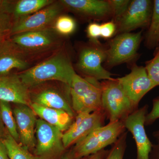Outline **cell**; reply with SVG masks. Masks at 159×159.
Instances as JSON below:
<instances>
[{
	"label": "cell",
	"mask_w": 159,
	"mask_h": 159,
	"mask_svg": "<svg viewBox=\"0 0 159 159\" xmlns=\"http://www.w3.org/2000/svg\"><path fill=\"white\" fill-rule=\"evenodd\" d=\"M84 47L80 51L77 69L85 75L97 80H111L112 74L102 66L107 58V49L99 43Z\"/></svg>",
	"instance_id": "cell-7"
},
{
	"label": "cell",
	"mask_w": 159,
	"mask_h": 159,
	"mask_svg": "<svg viewBox=\"0 0 159 159\" xmlns=\"http://www.w3.org/2000/svg\"><path fill=\"white\" fill-rule=\"evenodd\" d=\"M62 159H73L71 151H70L68 152L62 158Z\"/></svg>",
	"instance_id": "cell-36"
},
{
	"label": "cell",
	"mask_w": 159,
	"mask_h": 159,
	"mask_svg": "<svg viewBox=\"0 0 159 159\" xmlns=\"http://www.w3.org/2000/svg\"><path fill=\"white\" fill-rule=\"evenodd\" d=\"M9 1H4V0H0V7H2L6 5L8 2Z\"/></svg>",
	"instance_id": "cell-37"
},
{
	"label": "cell",
	"mask_w": 159,
	"mask_h": 159,
	"mask_svg": "<svg viewBox=\"0 0 159 159\" xmlns=\"http://www.w3.org/2000/svg\"><path fill=\"white\" fill-rule=\"evenodd\" d=\"M76 27V21L73 18L61 14L55 20L52 28L60 36H68L74 33Z\"/></svg>",
	"instance_id": "cell-25"
},
{
	"label": "cell",
	"mask_w": 159,
	"mask_h": 159,
	"mask_svg": "<svg viewBox=\"0 0 159 159\" xmlns=\"http://www.w3.org/2000/svg\"><path fill=\"white\" fill-rule=\"evenodd\" d=\"M87 34L93 43H99L98 39L101 37L100 25L96 22L89 24L87 28Z\"/></svg>",
	"instance_id": "cell-30"
},
{
	"label": "cell",
	"mask_w": 159,
	"mask_h": 159,
	"mask_svg": "<svg viewBox=\"0 0 159 159\" xmlns=\"http://www.w3.org/2000/svg\"><path fill=\"white\" fill-rule=\"evenodd\" d=\"M142 31L120 33L111 40L107 49L105 63L113 67L129 62L136 56L142 40Z\"/></svg>",
	"instance_id": "cell-8"
},
{
	"label": "cell",
	"mask_w": 159,
	"mask_h": 159,
	"mask_svg": "<svg viewBox=\"0 0 159 159\" xmlns=\"http://www.w3.org/2000/svg\"><path fill=\"white\" fill-rule=\"evenodd\" d=\"M128 97L134 110L139 102L149 91L156 87L148 77L145 67L134 66L130 73L117 78Z\"/></svg>",
	"instance_id": "cell-11"
},
{
	"label": "cell",
	"mask_w": 159,
	"mask_h": 159,
	"mask_svg": "<svg viewBox=\"0 0 159 159\" xmlns=\"http://www.w3.org/2000/svg\"><path fill=\"white\" fill-rule=\"evenodd\" d=\"M159 119V97H156L152 100V107L146 115L145 119V126L153 124Z\"/></svg>",
	"instance_id": "cell-29"
},
{
	"label": "cell",
	"mask_w": 159,
	"mask_h": 159,
	"mask_svg": "<svg viewBox=\"0 0 159 159\" xmlns=\"http://www.w3.org/2000/svg\"><path fill=\"white\" fill-rule=\"evenodd\" d=\"M60 35L52 28L24 32L10 36L9 40L27 57L43 54L60 46Z\"/></svg>",
	"instance_id": "cell-5"
},
{
	"label": "cell",
	"mask_w": 159,
	"mask_h": 159,
	"mask_svg": "<svg viewBox=\"0 0 159 159\" xmlns=\"http://www.w3.org/2000/svg\"><path fill=\"white\" fill-rule=\"evenodd\" d=\"M64 9L92 19L102 20L112 16L108 1L103 0H61Z\"/></svg>",
	"instance_id": "cell-15"
},
{
	"label": "cell",
	"mask_w": 159,
	"mask_h": 159,
	"mask_svg": "<svg viewBox=\"0 0 159 159\" xmlns=\"http://www.w3.org/2000/svg\"><path fill=\"white\" fill-rule=\"evenodd\" d=\"M0 101L31 106L30 89L18 74L0 77Z\"/></svg>",
	"instance_id": "cell-16"
},
{
	"label": "cell",
	"mask_w": 159,
	"mask_h": 159,
	"mask_svg": "<svg viewBox=\"0 0 159 159\" xmlns=\"http://www.w3.org/2000/svg\"><path fill=\"white\" fill-rule=\"evenodd\" d=\"M63 133L41 119L36 122V143L34 155L39 159H53L65 150L62 142Z\"/></svg>",
	"instance_id": "cell-6"
},
{
	"label": "cell",
	"mask_w": 159,
	"mask_h": 159,
	"mask_svg": "<svg viewBox=\"0 0 159 159\" xmlns=\"http://www.w3.org/2000/svg\"><path fill=\"white\" fill-rule=\"evenodd\" d=\"M108 1L111 7L114 21L115 24H117L127 11L131 1L110 0Z\"/></svg>",
	"instance_id": "cell-28"
},
{
	"label": "cell",
	"mask_w": 159,
	"mask_h": 159,
	"mask_svg": "<svg viewBox=\"0 0 159 159\" xmlns=\"http://www.w3.org/2000/svg\"><path fill=\"white\" fill-rule=\"evenodd\" d=\"M0 119L8 133L20 143V137L13 111L9 102L0 101Z\"/></svg>",
	"instance_id": "cell-22"
},
{
	"label": "cell",
	"mask_w": 159,
	"mask_h": 159,
	"mask_svg": "<svg viewBox=\"0 0 159 159\" xmlns=\"http://www.w3.org/2000/svg\"><path fill=\"white\" fill-rule=\"evenodd\" d=\"M153 1L150 0H133L127 11L117 25L120 33L130 32L139 28L148 27L152 11Z\"/></svg>",
	"instance_id": "cell-13"
},
{
	"label": "cell",
	"mask_w": 159,
	"mask_h": 159,
	"mask_svg": "<svg viewBox=\"0 0 159 159\" xmlns=\"http://www.w3.org/2000/svg\"><path fill=\"white\" fill-rule=\"evenodd\" d=\"M7 131H6L4 124L0 119V140H2L7 134Z\"/></svg>",
	"instance_id": "cell-35"
},
{
	"label": "cell",
	"mask_w": 159,
	"mask_h": 159,
	"mask_svg": "<svg viewBox=\"0 0 159 159\" xmlns=\"http://www.w3.org/2000/svg\"><path fill=\"white\" fill-rule=\"evenodd\" d=\"M64 9L60 1L54 2L34 14L15 20L13 22L10 36L52 28L55 20L61 15Z\"/></svg>",
	"instance_id": "cell-9"
},
{
	"label": "cell",
	"mask_w": 159,
	"mask_h": 159,
	"mask_svg": "<svg viewBox=\"0 0 159 159\" xmlns=\"http://www.w3.org/2000/svg\"><path fill=\"white\" fill-rule=\"evenodd\" d=\"M3 40H2L0 39V44H1V43H2V41Z\"/></svg>",
	"instance_id": "cell-38"
},
{
	"label": "cell",
	"mask_w": 159,
	"mask_h": 159,
	"mask_svg": "<svg viewBox=\"0 0 159 159\" xmlns=\"http://www.w3.org/2000/svg\"><path fill=\"white\" fill-rule=\"evenodd\" d=\"M0 159H10L6 146L2 140H0Z\"/></svg>",
	"instance_id": "cell-34"
},
{
	"label": "cell",
	"mask_w": 159,
	"mask_h": 159,
	"mask_svg": "<svg viewBox=\"0 0 159 159\" xmlns=\"http://www.w3.org/2000/svg\"><path fill=\"white\" fill-rule=\"evenodd\" d=\"M31 102L49 108L61 110L66 112L73 118L76 114L71 103L60 92L53 88L42 89L30 93Z\"/></svg>",
	"instance_id": "cell-18"
},
{
	"label": "cell",
	"mask_w": 159,
	"mask_h": 159,
	"mask_svg": "<svg viewBox=\"0 0 159 159\" xmlns=\"http://www.w3.org/2000/svg\"><path fill=\"white\" fill-rule=\"evenodd\" d=\"M148 106H143L134 111L123 121L125 129L132 134L137 148L136 159H149L152 144L145 129V119Z\"/></svg>",
	"instance_id": "cell-12"
},
{
	"label": "cell",
	"mask_w": 159,
	"mask_h": 159,
	"mask_svg": "<svg viewBox=\"0 0 159 159\" xmlns=\"http://www.w3.org/2000/svg\"><path fill=\"white\" fill-rule=\"evenodd\" d=\"M127 135L126 130L121 135L108 150L104 159H124L127 148Z\"/></svg>",
	"instance_id": "cell-26"
},
{
	"label": "cell",
	"mask_w": 159,
	"mask_h": 159,
	"mask_svg": "<svg viewBox=\"0 0 159 159\" xmlns=\"http://www.w3.org/2000/svg\"><path fill=\"white\" fill-rule=\"evenodd\" d=\"M30 107L39 119L59 129L63 133L68 129L73 122L74 118L65 111L49 108L33 102Z\"/></svg>",
	"instance_id": "cell-19"
},
{
	"label": "cell",
	"mask_w": 159,
	"mask_h": 159,
	"mask_svg": "<svg viewBox=\"0 0 159 159\" xmlns=\"http://www.w3.org/2000/svg\"><path fill=\"white\" fill-rule=\"evenodd\" d=\"M28 58L10 40H3L0 44V77L10 75L15 70L21 72L28 70Z\"/></svg>",
	"instance_id": "cell-17"
},
{
	"label": "cell",
	"mask_w": 159,
	"mask_h": 159,
	"mask_svg": "<svg viewBox=\"0 0 159 159\" xmlns=\"http://www.w3.org/2000/svg\"><path fill=\"white\" fill-rule=\"evenodd\" d=\"M108 150H106L105 149L93 154L89 155L88 156L84 157L80 159H104L107 154L108 152Z\"/></svg>",
	"instance_id": "cell-33"
},
{
	"label": "cell",
	"mask_w": 159,
	"mask_h": 159,
	"mask_svg": "<svg viewBox=\"0 0 159 159\" xmlns=\"http://www.w3.org/2000/svg\"><path fill=\"white\" fill-rule=\"evenodd\" d=\"M145 37V45L152 49L159 46V0L153 1L152 16Z\"/></svg>",
	"instance_id": "cell-21"
},
{
	"label": "cell",
	"mask_w": 159,
	"mask_h": 159,
	"mask_svg": "<svg viewBox=\"0 0 159 159\" xmlns=\"http://www.w3.org/2000/svg\"></svg>",
	"instance_id": "cell-39"
},
{
	"label": "cell",
	"mask_w": 159,
	"mask_h": 159,
	"mask_svg": "<svg viewBox=\"0 0 159 159\" xmlns=\"http://www.w3.org/2000/svg\"><path fill=\"white\" fill-rule=\"evenodd\" d=\"M116 29V24L113 21H109L100 25L101 37L108 39L114 35Z\"/></svg>",
	"instance_id": "cell-31"
},
{
	"label": "cell",
	"mask_w": 159,
	"mask_h": 159,
	"mask_svg": "<svg viewBox=\"0 0 159 159\" xmlns=\"http://www.w3.org/2000/svg\"><path fill=\"white\" fill-rule=\"evenodd\" d=\"M152 136L156 142L152 145L149 159H159V126L157 130L152 133Z\"/></svg>",
	"instance_id": "cell-32"
},
{
	"label": "cell",
	"mask_w": 159,
	"mask_h": 159,
	"mask_svg": "<svg viewBox=\"0 0 159 159\" xmlns=\"http://www.w3.org/2000/svg\"><path fill=\"white\" fill-rule=\"evenodd\" d=\"M126 131L123 121L109 122L98 127L71 149L73 159H80L98 152L110 145H112Z\"/></svg>",
	"instance_id": "cell-3"
},
{
	"label": "cell",
	"mask_w": 159,
	"mask_h": 159,
	"mask_svg": "<svg viewBox=\"0 0 159 159\" xmlns=\"http://www.w3.org/2000/svg\"><path fill=\"white\" fill-rule=\"evenodd\" d=\"M13 3L9 1L6 5L0 7V39L2 40L10 34L12 29L14 22L11 13Z\"/></svg>",
	"instance_id": "cell-24"
},
{
	"label": "cell",
	"mask_w": 159,
	"mask_h": 159,
	"mask_svg": "<svg viewBox=\"0 0 159 159\" xmlns=\"http://www.w3.org/2000/svg\"><path fill=\"white\" fill-rule=\"evenodd\" d=\"M147 74L156 87L159 86V47L154 57L146 63L145 66Z\"/></svg>",
	"instance_id": "cell-27"
},
{
	"label": "cell",
	"mask_w": 159,
	"mask_h": 159,
	"mask_svg": "<svg viewBox=\"0 0 159 159\" xmlns=\"http://www.w3.org/2000/svg\"><path fill=\"white\" fill-rule=\"evenodd\" d=\"M106 119L103 111L77 114L68 129L63 133L62 142L65 148L75 145L96 129L104 125Z\"/></svg>",
	"instance_id": "cell-10"
},
{
	"label": "cell",
	"mask_w": 159,
	"mask_h": 159,
	"mask_svg": "<svg viewBox=\"0 0 159 159\" xmlns=\"http://www.w3.org/2000/svg\"><path fill=\"white\" fill-rule=\"evenodd\" d=\"M70 89L71 105L76 115L103 111L102 86L99 80L92 77H83L76 73Z\"/></svg>",
	"instance_id": "cell-2"
},
{
	"label": "cell",
	"mask_w": 159,
	"mask_h": 159,
	"mask_svg": "<svg viewBox=\"0 0 159 159\" xmlns=\"http://www.w3.org/2000/svg\"><path fill=\"white\" fill-rule=\"evenodd\" d=\"M6 146L10 159H39L16 142L8 133L2 140Z\"/></svg>",
	"instance_id": "cell-23"
},
{
	"label": "cell",
	"mask_w": 159,
	"mask_h": 159,
	"mask_svg": "<svg viewBox=\"0 0 159 159\" xmlns=\"http://www.w3.org/2000/svg\"><path fill=\"white\" fill-rule=\"evenodd\" d=\"M20 137V144L27 149H31L36 145L35 137L36 115L31 107L17 105L13 110Z\"/></svg>",
	"instance_id": "cell-14"
},
{
	"label": "cell",
	"mask_w": 159,
	"mask_h": 159,
	"mask_svg": "<svg viewBox=\"0 0 159 159\" xmlns=\"http://www.w3.org/2000/svg\"><path fill=\"white\" fill-rule=\"evenodd\" d=\"M102 106L109 122L123 121L134 111L131 102L117 79L103 80Z\"/></svg>",
	"instance_id": "cell-4"
},
{
	"label": "cell",
	"mask_w": 159,
	"mask_h": 159,
	"mask_svg": "<svg viewBox=\"0 0 159 159\" xmlns=\"http://www.w3.org/2000/svg\"><path fill=\"white\" fill-rule=\"evenodd\" d=\"M54 2L52 0H20L13 2L11 11L13 20L34 14Z\"/></svg>",
	"instance_id": "cell-20"
},
{
	"label": "cell",
	"mask_w": 159,
	"mask_h": 159,
	"mask_svg": "<svg viewBox=\"0 0 159 159\" xmlns=\"http://www.w3.org/2000/svg\"><path fill=\"white\" fill-rule=\"evenodd\" d=\"M76 74L67 55L63 51H59L18 75L30 89L54 80L62 83L70 87Z\"/></svg>",
	"instance_id": "cell-1"
}]
</instances>
